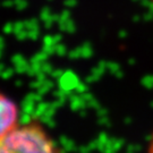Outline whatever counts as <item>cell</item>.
Wrapping results in <instances>:
<instances>
[{
	"instance_id": "5",
	"label": "cell",
	"mask_w": 153,
	"mask_h": 153,
	"mask_svg": "<svg viewBox=\"0 0 153 153\" xmlns=\"http://www.w3.org/2000/svg\"><path fill=\"white\" fill-rule=\"evenodd\" d=\"M15 1V6L18 10H23L27 7V1L26 0H14Z\"/></svg>"
},
{
	"instance_id": "15",
	"label": "cell",
	"mask_w": 153,
	"mask_h": 153,
	"mask_svg": "<svg viewBox=\"0 0 153 153\" xmlns=\"http://www.w3.org/2000/svg\"><path fill=\"white\" fill-rule=\"evenodd\" d=\"M0 44H1V45L4 44V39L1 38V36H0Z\"/></svg>"
},
{
	"instance_id": "14",
	"label": "cell",
	"mask_w": 153,
	"mask_h": 153,
	"mask_svg": "<svg viewBox=\"0 0 153 153\" xmlns=\"http://www.w3.org/2000/svg\"><path fill=\"white\" fill-rule=\"evenodd\" d=\"M53 40L56 41H58V40H60V35H57V36H53Z\"/></svg>"
},
{
	"instance_id": "3",
	"label": "cell",
	"mask_w": 153,
	"mask_h": 153,
	"mask_svg": "<svg viewBox=\"0 0 153 153\" xmlns=\"http://www.w3.org/2000/svg\"><path fill=\"white\" fill-rule=\"evenodd\" d=\"M38 19H35V18H32V19H30V21H25L24 22V26L26 28H30V30H34V28H38Z\"/></svg>"
},
{
	"instance_id": "1",
	"label": "cell",
	"mask_w": 153,
	"mask_h": 153,
	"mask_svg": "<svg viewBox=\"0 0 153 153\" xmlns=\"http://www.w3.org/2000/svg\"><path fill=\"white\" fill-rule=\"evenodd\" d=\"M0 153H59L53 140L38 121L18 125L0 136Z\"/></svg>"
},
{
	"instance_id": "7",
	"label": "cell",
	"mask_w": 153,
	"mask_h": 153,
	"mask_svg": "<svg viewBox=\"0 0 153 153\" xmlns=\"http://www.w3.org/2000/svg\"><path fill=\"white\" fill-rule=\"evenodd\" d=\"M24 27H25V26H24V22H17V23H15V24H14V32L18 33L19 31H22Z\"/></svg>"
},
{
	"instance_id": "10",
	"label": "cell",
	"mask_w": 153,
	"mask_h": 153,
	"mask_svg": "<svg viewBox=\"0 0 153 153\" xmlns=\"http://www.w3.org/2000/svg\"><path fill=\"white\" fill-rule=\"evenodd\" d=\"M53 42H55V40H53V38H52V36H49V35L44 36V43H45V44L50 45V44H52Z\"/></svg>"
},
{
	"instance_id": "6",
	"label": "cell",
	"mask_w": 153,
	"mask_h": 153,
	"mask_svg": "<svg viewBox=\"0 0 153 153\" xmlns=\"http://www.w3.org/2000/svg\"><path fill=\"white\" fill-rule=\"evenodd\" d=\"M28 38L32 39V40H35V39H38L39 38V30H38V28L30 30V32H28Z\"/></svg>"
},
{
	"instance_id": "11",
	"label": "cell",
	"mask_w": 153,
	"mask_h": 153,
	"mask_svg": "<svg viewBox=\"0 0 153 153\" xmlns=\"http://www.w3.org/2000/svg\"><path fill=\"white\" fill-rule=\"evenodd\" d=\"M15 5V1H13V0H5L4 2H2V6L4 7H11V6H14Z\"/></svg>"
},
{
	"instance_id": "12",
	"label": "cell",
	"mask_w": 153,
	"mask_h": 153,
	"mask_svg": "<svg viewBox=\"0 0 153 153\" xmlns=\"http://www.w3.org/2000/svg\"><path fill=\"white\" fill-rule=\"evenodd\" d=\"M53 21L51 19V17H50L49 19H47V21H44V27L45 28H50L51 26H52V24H53Z\"/></svg>"
},
{
	"instance_id": "13",
	"label": "cell",
	"mask_w": 153,
	"mask_h": 153,
	"mask_svg": "<svg viewBox=\"0 0 153 153\" xmlns=\"http://www.w3.org/2000/svg\"><path fill=\"white\" fill-rule=\"evenodd\" d=\"M68 15H69V13H68V11H64V13L61 14L59 22H64V19H67V18H68Z\"/></svg>"
},
{
	"instance_id": "4",
	"label": "cell",
	"mask_w": 153,
	"mask_h": 153,
	"mask_svg": "<svg viewBox=\"0 0 153 153\" xmlns=\"http://www.w3.org/2000/svg\"><path fill=\"white\" fill-rule=\"evenodd\" d=\"M51 11H50V9L48 8V7H44L43 9L41 10V14H40V16H41V19L42 21H47V19H49L50 17H51Z\"/></svg>"
},
{
	"instance_id": "2",
	"label": "cell",
	"mask_w": 153,
	"mask_h": 153,
	"mask_svg": "<svg viewBox=\"0 0 153 153\" xmlns=\"http://www.w3.org/2000/svg\"><path fill=\"white\" fill-rule=\"evenodd\" d=\"M18 108L15 102L0 93V136L18 125Z\"/></svg>"
},
{
	"instance_id": "16",
	"label": "cell",
	"mask_w": 153,
	"mask_h": 153,
	"mask_svg": "<svg viewBox=\"0 0 153 153\" xmlns=\"http://www.w3.org/2000/svg\"><path fill=\"white\" fill-rule=\"evenodd\" d=\"M49 1H51V0H49Z\"/></svg>"
},
{
	"instance_id": "8",
	"label": "cell",
	"mask_w": 153,
	"mask_h": 153,
	"mask_svg": "<svg viewBox=\"0 0 153 153\" xmlns=\"http://www.w3.org/2000/svg\"><path fill=\"white\" fill-rule=\"evenodd\" d=\"M14 31V24H11V23H7L5 25V27H4V32L5 33H10Z\"/></svg>"
},
{
	"instance_id": "9",
	"label": "cell",
	"mask_w": 153,
	"mask_h": 153,
	"mask_svg": "<svg viewBox=\"0 0 153 153\" xmlns=\"http://www.w3.org/2000/svg\"><path fill=\"white\" fill-rule=\"evenodd\" d=\"M16 36L17 39H19V40H24L25 38H28V32H25V31H19L18 33H16Z\"/></svg>"
}]
</instances>
